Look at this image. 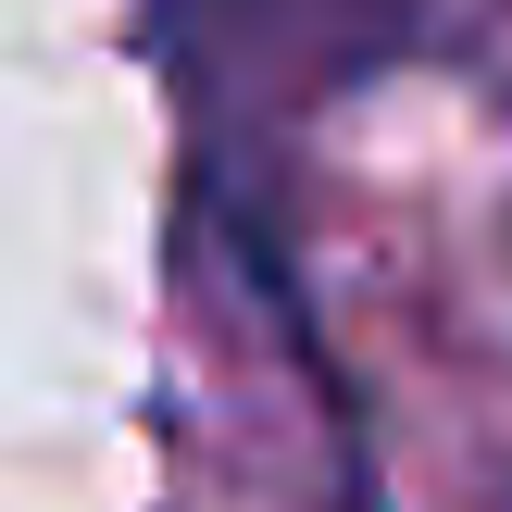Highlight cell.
Masks as SVG:
<instances>
[{
	"instance_id": "obj_1",
	"label": "cell",
	"mask_w": 512,
	"mask_h": 512,
	"mask_svg": "<svg viewBox=\"0 0 512 512\" xmlns=\"http://www.w3.org/2000/svg\"><path fill=\"white\" fill-rule=\"evenodd\" d=\"M175 50L188 63H213V50H275L288 25H313L325 50H350V0H163Z\"/></svg>"
}]
</instances>
